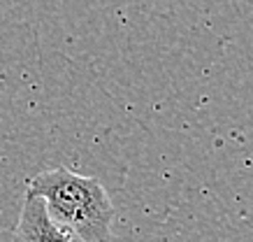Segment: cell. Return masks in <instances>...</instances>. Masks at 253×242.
Returning <instances> with one entry per match:
<instances>
[{
    "instance_id": "2",
    "label": "cell",
    "mask_w": 253,
    "mask_h": 242,
    "mask_svg": "<svg viewBox=\"0 0 253 242\" xmlns=\"http://www.w3.org/2000/svg\"><path fill=\"white\" fill-rule=\"evenodd\" d=\"M12 242H77V240L49 217L42 198L26 194Z\"/></svg>"
},
{
    "instance_id": "1",
    "label": "cell",
    "mask_w": 253,
    "mask_h": 242,
    "mask_svg": "<svg viewBox=\"0 0 253 242\" xmlns=\"http://www.w3.org/2000/svg\"><path fill=\"white\" fill-rule=\"evenodd\" d=\"M26 194L42 198L49 217L77 242H112L114 205L98 177H84L58 165L38 172Z\"/></svg>"
}]
</instances>
